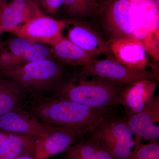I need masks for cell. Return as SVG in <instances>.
<instances>
[{
	"label": "cell",
	"instance_id": "1",
	"mask_svg": "<svg viewBox=\"0 0 159 159\" xmlns=\"http://www.w3.org/2000/svg\"><path fill=\"white\" fill-rule=\"evenodd\" d=\"M21 107L40 122L86 135L104 119L116 116V107H93L67 99L48 96L23 97Z\"/></svg>",
	"mask_w": 159,
	"mask_h": 159
},
{
	"label": "cell",
	"instance_id": "2",
	"mask_svg": "<svg viewBox=\"0 0 159 159\" xmlns=\"http://www.w3.org/2000/svg\"><path fill=\"white\" fill-rule=\"evenodd\" d=\"M128 86L102 77L68 71L48 96L67 99L93 107L123 106Z\"/></svg>",
	"mask_w": 159,
	"mask_h": 159
},
{
	"label": "cell",
	"instance_id": "3",
	"mask_svg": "<svg viewBox=\"0 0 159 159\" xmlns=\"http://www.w3.org/2000/svg\"><path fill=\"white\" fill-rule=\"evenodd\" d=\"M69 66L54 59L36 61L11 70L1 71L23 97L48 95L67 73Z\"/></svg>",
	"mask_w": 159,
	"mask_h": 159
},
{
	"label": "cell",
	"instance_id": "4",
	"mask_svg": "<svg viewBox=\"0 0 159 159\" xmlns=\"http://www.w3.org/2000/svg\"><path fill=\"white\" fill-rule=\"evenodd\" d=\"M88 134L109 147L114 156L119 159L129 157L135 145L134 135L127 120L116 116L104 119Z\"/></svg>",
	"mask_w": 159,
	"mask_h": 159
},
{
	"label": "cell",
	"instance_id": "5",
	"mask_svg": "<svg viewBox=\"0 0 159 159\" xmlns=\"http://www.w3.org/2000/svg\"><path fill=\"white\" fill-rule=\"evenodd\" d=\"M54 59L50 46L22 38L11 37L0 50V72L17 69L32 61Z\"/></svg>",
	"mask_w": 159,
	"mask_h": 159
},
{
	"label": "cell",
	"instance_id": "6",
	"mask_svg": "<svg viewBox=\"0 0 159 159\" xmlns=\"http://www.w3.org/2000/svg\"><path fill=\"white\" fill-rule=\"evenodd\" d=\"M77 70L80 74L94 75L126 85L143 81L156 82L157 80L153 71L128 67L117 61L113 56L104 57L84 66L77 67Z\"/></svg>",
	"mask_w": 159,
	"mask_h": 159
},
{
	"label": "cell",
	"instance_id": "7",
	"mask_svg": "<svg viewBox=\"0 0 159 159\" xmlns=\"http://www.w3.org/2000/svg\"><path fill=\"white\" fill-rule=\"evenodd\" d=\"M99 16L108 41L134 37V26L130 0H111L102 6Z\"/></svg>",
	"mask_w": 159,
	"mask_h": 159
},
{
	"label": "cell",
	"instance_id": "8",
	"mask_svg": "<svg viewBox=\"0 0 159 159\" xmlns=\"http://www.w3.org/2000/svg\"><path fill=\"white\" fill-rule=\"evenodd\" d=\"M66 20L56 19L44 14L20 26L13 34L17 37L52 47L63 38Z\"/></svg>",
	"mask_w": 159,
	"mask_h": 159
},
{
	"label": "cell",
	"instance_id": "9",
	"mask_svg": "<svg viewBox=\"0 0 159 159\" xmlns=\"http://www.w3.org/2000/svg\"><path fill=\"white\" fill-rule=\"evenodd\" d=\"M57 126L40 122L21 106L0 116V130L39 138L44 137Z\"/></svg>",
	"mask_w": 159,
	"mask_h": 159
},
{
	"label": "cell",
	"instance_id": "10",
	"mask_svg": "<svg viewBox=\"0 0 159 159\" xmlns=\"http://www.w3.org/2000/svg\"><path fill=\"white\" fill-rule=\"evenodd\" d=\"M66 20L69 28L66 37L72 43L90 53L105 57L112 56L108 41L86 21Z\"/></svg>",
	"mask_w": 159,
	"mask_h": 159
},
{
	"label": "cell",
	"instance_id": "11",
	"mask_svg": "<svg viewBox=\"0 0 159 159\" xmlns=\"http://www.w3.org/2000/svg\"><path fill=\"white\" fill-rule=\"evenodd\" d=\"M43 14L38 6L26 0H0V22L3 32L13 34L20 26Z\"/></svg>",
	"mask_w": 159,
	"mask_h": 159
},
{
	"label": "cell",
	"instance_id": "12",
	"mask_svg": "<svg viewBox=\"0 0 159 159\" xmlns=\"http://www.w3.org/2000/svg\"><path fill=\"white\" fill-rule=\"evenodd\" d=\"M111 54L123 65L139 70H148L147 52L142 41L127 37L108 41Z\"/></svg>",
	"mask_w": 159,
	"mask_h": 159
},
{
	"label": "cell",
	"instance_id": "13",
	"mask_svg": "<svg viewBox=\"0 0 159 159\" xmlns=\"http://www.w3.org/2000/svg\"><path fill=\"white\" fill-rule=\"evenodd\" d=\"M136 139L155 141L159 139V97H153L140 111L127 120Z\"/></svg>",
	"mask_w": 159,
	"mask_h": 159
},
{
	"label": "cell",
	"instance_id": "14",
	"mask_svg": "<svg viewBox=\"0 0 159 159\" xmlns=\"http://www.w3.org/2000/svg\"><path fill=\"white\" fill-rule=\"evenodd\" d=\"M134 26V38L142 41L159 30V0H130Z\"/></svg>",
	"mask_w": 159,
	"mask_h": 159
},
{
	"label": "cell",
	"instance_id": "15",
	"mask_svg": "<svg viewBox=\"0 0 159 159\" xmlns=\"http://www.w3.org/2000/svg\"><path fill=\"white\" fill-rule=\"evenodd\" d=\"M79 139V135L73 129L57 126L47 135L36 139L34 158L48 159L61 153Z\"/></svg>",
	"mask_w": 159,
	"mask_h": 159
},
{
	"label": "cell",
	"instance_id": "16",
	"mask_svg": "<svg viewBox=\"0 0 159 159\" xmlns=\"http://www.w3.org/2000/svg\"><path fill=\"white\" fill-rule=\"evenodd\" d=\"M51 48L54 59L69 66L81 67L102 58L101 55L84 51L66 37Z\"/></svg>",
	"mask_w": 159,
	"mask_h": 159
},
{
	"label": "cell",
	"instance_id": "17",
	"mask_svg": "<svg viewBox=\"0 0 159 159\" xmlns=\"http://www.w3.org/2000/svg\"><path fill=\"white\" fill-rule=\"evenodd\" d=\"M65 20L84 21L99 16L101 6L99 0H64L60 10Z\"/></svg>",
	"mask_w": 159,
	"mask_h": 159
},
{
	"label": "cell",
	"instance_id": "18",
	"mask_svg": "<svg viewBox=\"0 0 159 159\" xmlns=\"http://www.w3.org/2000/svg\"><path fill=\"white\" fill-rule=\"evenodd\" d=\"M38 138L9 133L0 159H14L21 156L34 157L35 143Z\"/></svg>",
	"mask_w": 159,
	"mask_h": 159
},
{
	"label": "cell",
	"instance_id": "19",
	"mask_svg": "<svg viewBox=\"0 0 159 159\" xmlns=\"http://www.w3.org/2000/svg\"><path fill=\"white\" fill-rule=\"evenodd\" d=\"M157 86L156 82L143 81L128 86L124 95L123 105L131 107L133 115L140 111L145 105L144 99L151 97Z\"/></svg>",
	"mask_w": 159,
	"mask_h": 159
},
{
	"label": "cell",
	"instance_id": "20",
	"mask_svg": "<svg viewBox=\"0 0 159 159\" xmlns=\"http://www.w3.org/2000/svg\"><path fill=\"white\" fill-rule=\"evenodd\" d=\"M100 145L97 140L89 136L88 140L71 148L68 159H114L111 152Z\"/></svg>",
	"mask_w": 159,
	"mask_h": 159
},
{
	"label": "cell",
	"instance_id": "21",
	"mask_svg": "<svg viewBox=\"0 0 159 159\" xmlns=\"http://www.w3.org/2000/svg\"><path fill=\"white\" fill-rule=\"evenodd\" d=\"M22 98L20 91L11 82L0 77V116L21 106Z\"/></svg>",
	"mask_w": 159,
	"mask_h": 159
},
{
	"label": "cell",
	"instance_id": "22",
	"mask_svg": "<svg viewBox=\"0 0 159 159\" xmlns=\"http://www.w3.org/2000/svg\"><path fill=\"white\" fill-rule=\"evenodd\" d=\"M147 145L139 147L135 158L137 159H159V145L157 142L152 141Z\"/></svg>",
	"mask_w": 159,
	"mask_h": 159
},
{
	"label": "cell",
	"instance_id": "23",
	"mask_svg": "<svg viewBox=\"0 0 159 159\" xmlns=\"http://www.w3.org/2000/svg\"><path fill=\"white\" fill-rule=\"evenodd\" d=\"M64 0H39V7L44 14L54 16L60 10Z\"/></svg>",
	"mask_w": 159,
	"mask_h": 159
},
{
	"label": "cell",
	"instance_id": "24",
	"mask_svg": "<svg viewBox=\"0 0 159 159\" xmlns=\"http://www.w3.org/2000/svg\"><path fill=\"white\" fill-rule=\"evenodd\" d=\"M9 133L0 130V156L2 152L6 141L9 136Z\"/></svg>",
	"mask_w": 159,
	"mask_h": 159
},
{
	"label": "cell",
	"instance_id": "25",
	"mask_svg": "<svg viewBox=\"0 0 159 159\" xmlns=\"http://www.w3.org/2000/svg\"><path fill=\"white\" fill-rule=\"evenodd\" d=\"M3 33L2 30V26H1V22H0V50L2 47L4 41L2 39V35Z\"/></svg>",
	"mask_w": 159,
	"mask_h": 159
},
{
	"label": "cell",
	"instance_id": "26",
	"mask_svg": "<svg viewBox=\"0 0 159 159\" xmlns=\"http://www.w3.org/2000/svg\"><path fill=\"white\" fill-rule=\"evenodd\" d=\"M14 159H34V157L25 155L17 157Z\"/></svg>",
	"mask_w": 159,
	"mask_h": 159
},
{
	"label": "cell",
	"instance_id": "27",
	"mask_svg": "<svg viewBox=\"0 0 159 159\" xmlns=\"http://www.w3.org/2000/svg\"><path fill=\"white\" fill-rule=\"evenodd\" d=\"M26 1L30 2L32 3V4H34L39 7V0H26Z\"/></svg>",
	"mask_w": 159,
	"mask_h": 159
},
{
	"label": "cell",
	"instance_id": "28",
	"mask_svg": "<svg viewBox=\"0 0 159 159\" xmlns=\"http://www.w3.org/2000/svg\"><path fill=\"white\" fill-rule=\"evenodd\" d=\"M110 1H111V0H99V3L101 5V8H102V6H104L105 4L108 2Z\"/></svg>",
	"mask_w": 159,
	"mask_h": 159
},
{
	"label": "cell",
	"instance_id": "29",
	"mask_svg": "<svg viewBox=\"0 0 159 159\" xmlns=\"http://www.w3.org/2000/svg\"></svg>",
	"mask_w": 159,
	"mask_h": 159
}]
</instances>
